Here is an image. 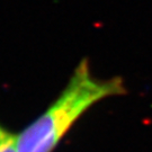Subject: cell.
<instances>
[{
    "label": "cell",
    "instance_id": "obj_1",
    "mask_svg": "<svg viewBox=\"0 0 152 152\" xmlns=\"http://www.w3.org/2000/svg\"><path fill=\"white\" fill-rule=\"evenodd\" d=\"M125 92V85L120 77L96 78L91 73L88 60L83 59L59 97L17 135L18 152H52L91 106Z\"/></svg>",
    "mask_w": 152,
    "mask_h": 152
},
{
    "label": "cell",
    "instance_id": "obj_2",
    "mask_svg": "<svg viewBox=\"0 0 152 152\" xmlns=\"http://www.w3.org/2000/svg\"><path fill=\"white\" fill-rule=\"evenodd\" d=\"M0 152H18L17 135L0 126Z\"/></svg>",
    "mask_w": 152,
    "mask_h": 152
}]
</instances>
